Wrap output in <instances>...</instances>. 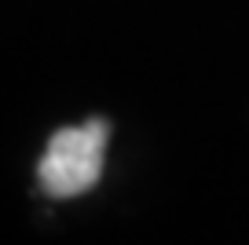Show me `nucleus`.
Here are the masks:
<instances>
[{
    "label": "nucleus",
    "instance_id": "obj_1",
    "mask_svg": "<svg viewBox=\"0 0 249 245\" xmlns=\"http://www.w3.org/2000/svg\"><path fill=\"white\" fill-rule=\"evenodd\" d=\"M107 139H110V121H103V117H92L85 124H66V128L55 132L37 161V176L44 194L73 198V194L92 191L103 176Z\"/></svg>",
    "mask_w": 249,
    "mask_h": 245
}]
</instances>
